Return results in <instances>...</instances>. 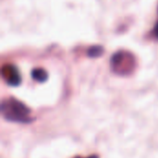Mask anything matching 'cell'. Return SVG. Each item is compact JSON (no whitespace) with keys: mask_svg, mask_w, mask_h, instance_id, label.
I'll return each instance as SVG.
<instances>
[{"mask_svg":"<svg viewBox=\"0 0 158 158\" xmlns=\"http://www.w3.org/2000/svg\"><path fill=\"white\" fill-rule=\"evenodd\" d=\"M112 69L115 72L125 75L133 69V56L127 52H118L111 58Z\"/></svg>","mask_w":158,"mask_h":158,"instance_id":"obj_2","label":"cell"},{"mask_svg":"<svg viewBox=\"0 0 158 158\" xmlns=\"http://www.w3.org/2000/svg\"><path fill=\"white\" fill-rule=\"evenodd\" d=\"M1 113L6 120L11 122L29 123L31 120V109L15 98H9L2 102Z\"/></svg>","mask_w":158,"mask_h":158,"instance_id":"obj_1","label":"cell"},{"mask_svg":"<svg viewBox=\"0 0 158 158\" xmlns=\"http://www.w3.org/2000/svg\"><path fill=\"white\" fill-rule=\"evenodd\" d=\"M75 158H99L98 156H96V155H92V156H87V157H81V156H77V157Z\"/></svg>","mask_w":158,"mask_h":158,"instance_id":"obj_7","label":"cell"},{"mask_svg":"<svg viewBox=\"0 0 158 158\" xmlns=\"http://www.w3.org/2000/svg\"><path fill=\"white\" fill-rule=\"evenodd\" d=\"M2 77L5 81L10 86H18L21 82V76L19 69L11 64L3 66Z\"/></svg>","mask_w":158,"mask_h":158,"instance_id":"obj_3","label":"cell"},{"mask_svg":"<svg viewBox=\"0 0 158 158\" xmlns=\"http://www.w3.org/2000/svg\"><path fill=\"white\" fill-rule=\"evenodd\" d=\"M155 34H156V36L158 38V22L156 24V26H155Z\"/></svg>","mask_w":158,"mask_h":158,"instance_id":"obj_6","label":"cell"},{"mask_svg":"<svg viewBox=\"0 0 158 158\" xmlns=\"http://www.w3.org/2000/svg\"><path fill=\"white\" fill-rule=\"evenodd\" d=\"M31 77L34 81L38 82H44L48 79V73L45 69L38 68V69H34L31 71Z\"/></svg>","mask_w":158,"mask_h":158,"instance_id":"obj_4","label":"cell"},{"mask_svg":"<svg viewBox=\"0 0 158 158\" xmlns=\"http://www.w3.org/2000/svg\"><path fill=\"white\" fill-rule=\"evenodd\" d=\"M104 53V48L100 45H94L92 46L89 50H88V55L91 57H98L100 56L102 54Z\"/></svg>","mask_w":158,"mask_h":158,"instance_id":"obj_5","label":"cell"}]
</instances>
